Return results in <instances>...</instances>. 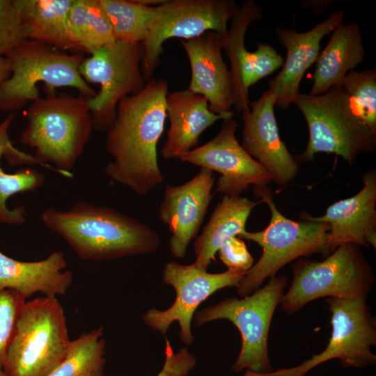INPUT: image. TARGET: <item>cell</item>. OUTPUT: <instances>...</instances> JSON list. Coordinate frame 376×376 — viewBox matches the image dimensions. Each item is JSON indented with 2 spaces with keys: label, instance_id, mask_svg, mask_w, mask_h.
Returning a JSON list of instances; mask_svg holds the SVG:
<instances>
[{
  "label": "cell",
  "instance_id": "18",
  "mask_svg": "<svg viewBox=\"0 0 376 376\" xmlns=\"http://www.w3.org/2000/svg\"><path fill=\"white\" fill-rule=\"evenodd\" d=\"M343 17V11L334 12L303 33L281 26L276 29L279 41L286 49V58L281 70L268 84L267 90L276 97L275 107L287 109L294 103L301 93L299 85L306 71L319 55L321 40L342 24Z\"/></svg>",
  "mask_w": 376,
  "mask_h": 376
},
{
  "label": "cell",
  "instance_id": "13",
  "mask_svg": "<svg viewBox=\"0 0 376 376\" xmlns=\"http://www.w3.org/2000/svg\"><path fill=\"white\" fill-rule=\"evenodd\" d=\"M246 272L228 269L221 273H209L194 264L182 265L170 261L165 265L163 281L175 291L173 304L167 309L148 310L143 321L152 329L165 334L174 322H178L180 338L185 345H191L194 339L191 329V320L198 306L215 292L236 286Z\"/></svg>",
  "mask_w": 376,
  "mask_h": 376
},
{
  "label": "cell",
  "instance_id": "16",
  "mask_svg": "<svg viewBox=\"0 0 376 376\" xmlns=\"http://www.w3.org/2000/svg\"><path fill=\"white\" fill-rule=\"evenodd\" d=\"M212 173L201 168L190 180L180 185H169L164 191L159 217L171 233L169 249L175 258L185 257L201 226L212 198Z\"/></svg>",
  "mask_w": 376,
  "mask_h": 376
},
{
  "label": "cell",
  "instance_id": "36",
  "mask_svg": "<svg viewBox=\"0 0 376 376\" xmlns=\"http://www.w3.org/2000/svg\"><path fill=\"white\" fill-rule=\"evenodd\" d=\"M330 2H334V1H306L302 3L301 7L309 8L315 13H319L330 5L331 3Z\"/></svg>",
  "mask_w": 376,
  "mask_h": 376
},
{
  "label": "cell",
  "instance_id": "28",
  "mask_svg": "<svg viewBox=\"0 0 376 376\" xmlns=\"http://www.w3.org/2000/svg\"><path fill=\"white\" fill-rule=\"evenodd\" d=\"M111 24L116 41L143 42L158 15L159 7L142 4L139 0H100Z\"/></svg>",
  "mask_w": 376,
  "mask_h": 376
},
{
  "label": "cell",
  "instance_id": "32",
  "mask_svg": "<svg viewBox=\"0 0 376 376\" xmlns=\"http://www.w3.org/2000/svg\"><path fill=\"white\" fill-rule=\"evenodd\" d=\"M26 40L13 0H0V56Z\"/></svg>",
  "mask_w": 376,
  "mask_h": 376
},
{
  "label": "cell",
  "instance_id": "7",
  "mask_svg": "<svg viewBox=\"0 0 376 376\" xmlns=\"http://www.w3.org/2000/svg\"><path fill=\"white\" fill-rule=\"evenodd\" d=\"M303 113L309 130L304 151L296 161L311 162L319 152L341 156L351 166L362 152L376 148V134L358 118L340 86L318 95L300 93L294 103Z\"/></svg>",
  "mask_w": 376,
  "mask_h": 376
},
{
  "label": "cell",
  "instance_id": "17",
  "mask_svg": "<svg viewBox=\"0 0 376 376\" xmlns=\"http://www.w3.org/2000/svg\"><path fill=\"white\" fill-rule=\"evenodd\" d=\"M226 36L211 31L181 41L191 67L188 89L205 97L217 114L230 112L234 102L231 73L221 54Z\"/></svg>",
  "mask_w": 376,
  "mask_h": 376
},
{
  "label": "cell",
  "instance_id": "5",
  "mask_svg": "<svg viewBox=\"0 0 376 376\" xmlns=\"http://www.w3.org/2000/svg\"><path fill=\"white\" fill-rule=\"evenodd\" d=\"M260 202L267 204L271 212L268 226L261 231L245 230L237 237L258 244L263 253L258 262L246 272L235 286L237 293L246 297L259 289L267 278L288 263L316 253H328L326 242L330 226L327 223L304 219L295 221L277 209L272 191L267 186L254 187Z\"/></svg>",
  "mask_w": 376,
  "mask_h": 376
},
{
  "label": "cell",
  "instance_id": "8",
  "mask_svg": "<svg viewBox=\"0 0 376 376\" xmlns=\"http://www.w3.org/2000/svg\"><path fill=\"white\" fill-rule=\"evenodd\" d=\"M374 281L373 269L361 246L343 244L322 261H298L293 267L291 285L280 303L284 311L292 314L320 297L367 296Z\"/></svg>",
  "mask_w": 376,
  "mask_h": 376
},
{
  "label": "cell",
  "instance_id": "21",
  "mask_svg": "<svg viewBox=\"0 0 376 376\" xmlns=\"http://www.w3.org/2000/svg\"><path fill=\"white\" fill-rule=\"evenodd\" d=\"M63 252L57 251L39 261L24 262L0 251V288L15 290L26 299L34 293L45 297L64 295L72 282V274L64 270Z\"/></svg>",
  "mask_w": 376,
  "mask_h": 376
},
{
  "label": "cell",
  "instance_id": "12",
  "mask_svg": "<svg viewBox=\"0 0 376 376\" xmlns=\"http://www.w3.org/2000/svg\"><path fill=\"white\" fill-rule=\"evenodd\" d=\"M158 7V15L143 42L141 70L146 82L160 64L166 40H189L211 31L227 35L228 22L238 10L231 0H166Z\"/></svg>",
  "mask_w": 376,
  "mask_h": 376
},
{
  "label": "cell",
  "instance_id": "6",
  "mask_svg": "<svg viewBox=\"0 0 376 376\" xmlns=\"http://www.w3.org/2000/svg\"><path fill=\"white\" fill-rule=\"evenodd\" d=\"M70 341L56 297L26 301L2 369L6 376H46L64 359Z\"/></svg>",
  "mask_w": 376,
  "mask_h": 376
},
{
  "label": "cell",
  "instance_id": "15",
  "mask_svg": "<svg viewBox=\"0 0 376 376\" xmlns=\"http://www.w3.org/2000/svg\"><path fill=\"white\" fill-rule=\"evenodd\" d=\"M275 100V95L267 90L242 111L241 146L269 173L272 181L283 186L295 178L299 164L280 138Z\"/></svg>",
  "mask_w": 376,
  "mask_h": 376
},
{
  "label": "cell",
  "instance_id": "30",
  "mask_svg": "<svg viewBox=\"0 0 376 376\" xmlns=\"http://www.w3.org/2000/svg\"><path fill=\"white\" fill-rule=\"evenodd\" d=\"M350 106L370 131L376 134V70L349 72L340 85Z\"/></svg>",
  "mask_w": 376,
  "mask_h": 376
},
{
  "label": "cell",
  "instance_id": "35",
  "mask_svg": "<svg viewBox=\"0 0 376 376\" xmlns=\"http://www.w3.org/2000/svg\"><path fill=\"white\" fill-rule=\"evenodd\" d=\"M165 339V359L157 376H187L196 366L195 357L186 347L175 352L170 341Z\"/></svg>",
  "mask_w": 376,
  "mask_h": 376
},
{
  "label": "cell",
  "instance_id": "25",
  "mask_svg": "<svg viewBox=\"0 0 376 376\" xmlns=\"http://www.w3.org/2000/svg\"><path fill=\"white\" fill-rule=\"evenodd\" d=\"M10 113L0 123V223L14 225L25 221V207L17 206L10 210L6 205L7 200L18 193L33 191L40 187L45 182V175L34 169L22 168L13 173L4 171L1 165L3 156L8 163L19 157L21 150L16 148L8 135V129L14 119Z\"/></svg>",
  "mask_w": 376,
  "mask_h": 376
},
{
  "label": "cell",
  "instance_id": "33",
  "mask_svg": "<svg viewBox=\"0 0 376 376\" xmlns=\"http://www.w3.org/2000/svg\"><path fill=\"white\" fill-rule=\"evenodd\" d=\"M252 53L250 87L281 68L284 63V58L269 44L258 43L256 50Z\"/></svg>",
  "mask_w": 376,
  "mask_h": 376
},
{
  "label": "cell",
  "instance_id": "22",
  "mask_svg": "<svg viewBox=\"0 0 376 376\" xmlns=\"http://www.w3.org/2000/svg\"><path fill=\"white\" fill-rule=\"evenodd\" d=\"M364 56L363 37L358 24H340L316 59L309 95H322L333 86H340L347 72L354 70L363 61Z\"/></svg>",
  "mask_w": 376,
  "mask_h": 376
},
{
  "label": "cell",
  "instance_id": "31",
  "mask_svg": "<svg viewBox=\"0 0 376 376\" xmlns=\"http://www.w3.org/2000/svg\"><path fill=\"white\" fill-rule=\"evenodd\" d=\"M25 303L26 298L19 292L10 289L0 288V368L1 369Z\"/></svg>",
  "mask_w": 376,
  "mask_h": 376
},
{
  "label": "cell",
  "instance_id": "4",
  "mask_svg": "<svg viewBox=\"0 0 376 376\" xmlns=\"http://www.w3.org/2000/svg\"><path fill=\"white\" fill-rule=\"evenodd\" d=\"M4 57L10 75L0 86V111H15L38 100L39 83L52 91L72 87L88 98L97 93L80 75L84 54H69L43 42L26 40Z\"/></svg>",
  "mask_w": 376,
  "mask_h": 376
},
{
  "label": "cell",
  "instance_id": "10",
  "mask_svg": "<svg viewBox=\"0 0 376 376\" xmlns=\"http://www.w3.org/2000/svg\"><path fill=\"white\" fill-rule=\"evenodd\" d=\"M366 298H327L331 313V334L322 352L295 367L263 374L245 372L244 376H305L317 366L334 359L340 360L345 368L375 364L376 355L372 352L371 347L376 345V324Z\"/></svg>",
  "mask_w": 376,
  "mask_h": 376
},
{
  "label": "cell",
  "instance_id": "9",
  "mask_svg": "<svg viewBox=\"0 0 376 376\" xmlns=\"http://www.w3.org/2000/svg\"><path fill=\"white\" fill-rule=\"evenodd\" d=\"M287 282L285 276H274L264 287L242 299L227 298L196 313L197 327L224 319L231 322L239 330L242 345L232 366L235 373L244 369L256 374L273 370L268 354L269 330Z\"/></svg>",
  "mask_w": 376,
  "mask_h": 376
},
{
  "label": "cell",
  "instance_id": "19",
  "mask_svg": "<svg viewBox=\"0 0 376 376\" xmlns=\"http://www.w3.org/2000/svg\"><path fill=\"white\" fill-rule=\"evenodd\" d=\"M363 181L361 190L329 206L323 216L305 215L304 219L329 225L326 242L328 253L346 243L376 248L375 170L368 171Z\"/></svg>",
  "mask_w": 376,
  "mask_h": 376
},
{
  "label": "cell",
  "instance_id": "3",
  "mask_svg": "<svg viewBox=\"0 0 376 376\" xmlns=\"http://www.w3.org/2000/svg\"><path fill=\"white\" fill-rule=\"evenodd\" d=\"M88 100L81 94L60 93L32 102L19 138L22 144L34 150L37 160L48 166L53 163L60 174L70 178L93 130Z\"/></svg>",
  "mask_w": 376,
  "mask_h": 376
},
{
  "label": "cell",
  "instance_id": "24",
  "mask_svg": "<svg viewBox=\"0 0 376 376\" xmlns=\"http://www.w3.org/2000/svg\"><path fill=\"white\" fill-rule=\"evenodd\" d=\"M258 203L241 196H224L194 242L196 260L193 264L207 270L222 243L246 230V221Z\"/></svg>",
  "mask_w": 376,
  "mask_h": 376
},
{
  "label": "cell",
  "instance_id": "34",
  "mask_svg": "<svg viewBox=\"0 0 376 376\" xmlns=\"http://www.w3.org/2000/svg\"><path fill=\"white\" fill-rule=\"evenodd\" d=\"M218 252L220 260L228 269L247 272L253 265V258L249 252L244 242L237 236L226 239Z\"/></svg>",
  "mask_w": 376,
  "mask_h": 376
},
{
  "label": "cell",
  "instance_id": "20",
  "mask_svg": "<svg viewBox=\"0 0 376 376\" xmlns=\"http://www.w3.org/2000/svg\"><path fill=\"white\" fill-rule=\"evenodd\" d=\"M169 127L161 150L166 159L180 158L198 143L201 134L219 120L233 118V111L214 113L203 95L188 88L168 93L166 98Z\"/></svg>",
  "mask_w": 376,
  "mask_h": 376
},
{
  "label": "cell",
  "instance_id": "27",
  "mask_svg": "<svg viewBox=\"0 0 376 376\" xmlns=\"http://www.w3.org/2000/svg\"><path fill=\"white\" fill-rule=\"evenodd\" d=\"M68 27L71 38L81 54H91L116 41L100 0H72Z\"/></svg>",
  "mask_w": 376,
  "mask_h": 376
},
{
  "label": "cell",
  "instance_id": "26",
  "mask_svg": "<svg viewBox=\"0 0 376 376\" xmlns=\"http://www.w3.org/2000/svg\"><path fill=\"white\" fill-rule=\"evenodd\" d=\"M262 17V8L256 1H244L230 19L226 38L224 49L230 61L234 89L233 106L238 112L248 109L250 103L249 93L243 86V77L250 53L245 46V36L251 24Z\"/></svg>",
  "mask_w": 376,
  "mask_h": 376
},
{
  "label": "cell",
  "instance_id": "11",
  "mask_svg": "<svg viewBox=\"0 0 376 376\" xmlns=\"http://www.w3.org/2000/svg\"><path fill=\"white\" fill-rule=\"evenodd\" d=\"M143 42L115 41L84 58L79 67L88 83L99 84L100 89L88 98L93 130L107 132L116 118L118 102L139 93L146 86L141 70Z\"/></svg>",
  "mask_w": 376,
  "mask_h": 376
},
{
  "label": "cell",
  "instance_id": "2",
  "mask_svg": "<svg viewBox=\"0 0 376 376\" xmlns=\"http://www.w3.org/2000/svg\"><path fill=\"white\" fill-rule=\"evenodd\" d=\"M41 219L85 260L105 261L150 253L160 244L157 233L146 224L115 209L84 201L66 211L47 209Z\"/></svg>",
  "mask_w": 376,
  "mask_h": 376
},
{
  "label": "cell",
  "instance_id": "37",
  "mask_svg": "<svg viewBox=\"0 0 376 376\" xmlns=\"http://www.w3.org/2000/svg\"><path fill=\"white\" fill-rule=\"evenodd\" d=\"M10 75L8 61L4 56H0V86Z\"/></svg>",
  "mask_w": 376,
  "mask_h": 376
},
{
  "label": "cell",
  "instance_id": "14",
  "mask_svg": "<svg viewBox=\"0 0 376 376\" xmlns=\"http://www.w3.org/2000/svg\"><path fill=\"white\" fill-rule=\"evenodd\" d=\"M237 127L233 118L224 120L213 139L179 158L182 162L219 172L217 191L224 196H240L251 185L267 186L272 181L269 173L237 141Z\"/></svg>",
  "mask_w": 376,
  "mask_h": 376
},
{
  "label": "cell",
  "instance_id": "1",
  "mask_svg": "<svg viewBox=\"0 0 376 376\" xmlns=\"http://www.w3.org/2000/svg\"><path fill=\"white\" fill-rule=\"evenodd\" d=\"M167 81L151 78L138 93L122 99L107 132L105 148L113 157L104 169L114 182L145 195L162 183L157 146L167 118Z\"/></svg>",
  "mask_w": 376,
  "mask_h": 376
},
{
  "label": "cell",
  "instance_id": "23",
  "mask_svg": "<svg viewBox=\"0 0 376 376\" xmlns=\"http://www.w3.org/2000/svg\"><path fill=\"white\" fill-rule=\"evenodd\" d=\"M72 2V0H13L25 38L62 51L80 53L71 38L68 27Z\"/></svg>",
  "mask_w": 376,
  "mask_h": 376
},
{
  "label": "cell",
  "instance_id": "38",
  "mask_svg": "<svg viewBox=\"0 0 376 376\" xmlns=\"http://www.w3.org/2000/svg\"><path fill=\"white\" fill-rule=\"evenodd\" d=\"M0 376H6L3 369L0 368Z\"/></svg>",
  "mask_w": 376,
  "mask_h": 376
},
{
  "label": "cell",
  "instance_id": "29",
  "mask_svg": "<svg viewBox=\"0 0 376 376\" xmlns=\"http://www.w3.org/2000/svg\"><path fill=\"white\" fill-rule=\"evenodd\" d=\"M102 327L71 340L62 361L46 376H104L105 340Z\"/></svg>",
  "mask_w": 376,
  "mask_h": 376
}]
</instances>
